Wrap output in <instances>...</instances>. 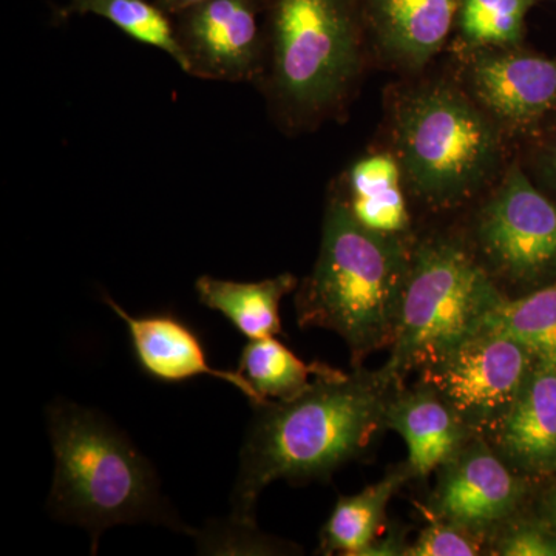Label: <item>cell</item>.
<instances>
[{
    "label": "cell",
    "instance_id": "obj_1",
    "mask_svg": "<svg viewBox=\"0 0 556 556\" xmlns=\"http://www.w3.org/2000/svg\"><path fill=\"white\" fill-rule=\"evenodd\" d=\"M399 388L382 369L316 378L289 401L257 405L240 453L230 519L255 525L260 493L270 482L328 478L356 459L387 427L388 402Z\"/></svg>",
    "mask_w": 556,
    "mask_h": 556
},
{
    "label": "cell",
    "instance_id": "obj_2",
    "mask_svg": "<svg viewBox=\"0 0 556 556\" xmlns=\"http://www.w3.org/2000/svg\"><path fill=\"white\" fill-rule=\"evenodd\" d=\"M412 257L404 237L365 228L332 197L316 266L295 298L300 327L334 331L356 367L375 351L391 348Z\"/></svg>",
    "mask_w": 556,
    "mask_h": 556
},
{
    "label": "cell",
    "instance_id": "obj_3",
    "mask_svg": "<svg viewBox=\"0 0 556 556\" xmlns=\"http://www.w3.org/2000/svg\"><path fill=\"white\" fill-rule=\"evenodd\" d=\"M47 420L54 453L49 508L61 521L87 529L91 554L113 526L150 522L195 535L161 496L152 464L104 416L54 402Z\"/></svg>",
    "mask_w": 556,
    "mask_h": 556
},
{
    "label": "cell",
    "instance_id": "obj_4",
    "mask_svg": "<svg viewBox=\"0 0 556 556\" xmlns=\"http://www.w3.org/2000/svg\"><path fill=\"white\" fill-rule=\"evenodd\" d=\"M266 65L260 86L291 127L332 115L361 72L351 0H266Z\"/></svg>",
    "mask_w": 556,
    "mask_h": 556
},
{
    "label": "cell",
    "instance_id": "obj_5",
    "mask_svg": "<svg viewBox=\"0 0 556 556\" xmlns=\"http://www.w3.org/2000/svg\"><path fill=\"white\" fill-rule=\"evenodd\" d=\"M504 295L463 244L428 240L413 252L396 338L382 368L404 387L409 372L427 367L486 324Z\"/></svg>",
    "mask_w": 556,
    "mask_h": 556
},
{
    "label": "cell",
    "instance_id": "obj_6",
    "mask_svg": "<svg viewBox=\"0 0 556 556\" xmlns=\"http://www.w3.org/2000/svg\"><path fill=\"white\" fill-rule=\"evenodd\" d=\"M397 161L409 188L430 206L470 199L496 167L500 142L492 121L463 91L438 84L399 109Z\"/></svg>",
    "mask_w": 556,
    "mask_h": 556
},
{
    "label": "cell",
    "instance_id": "obj_7",
    "mask_svg": "<svg viewBox=\"0 0 556 556\" xmlns=\"http://www.w3.org/2000/svg\"><path fill=\"white\" fill-rule=\"evenodd\" d=\"M538 358L518 340L484 325L420 369V382L477 437H492L521 394Z\"/></svg>",
    "mask_w": 556,
    "mask_h": 556
},
{
    "label": "cell",
    "instance_id": "obj_8",
    "mask_svg": "<svg viewBox=\"0 0 556 556\" xmlns=\"http://www.w3.org/2000/svg\"><path fill=\"white\" fill-rule=\"evenodd\" d=\"M266 0H206L174 14L186 73L223 83H258L266 65Z\"/></svg>",
    "mask_w": 556,
    "mask_h": 556
},
{
    "label": "cell",
    "instance_id": "obj_9",
    "mask_svg": "<svg viewBox=\"0 0 556 556\" xmlns=\"http://www.w3.org/2000/svg\"><path fill=\"white\" fill-rule=\"evenodd\" d=\"M478 241L493 269L515 281H530L556 265V206L518 166L485 204Z\"/></svg>",
    "mask_w": 556,
    "mask_h": 556
},
{
    "label": "cell",
    "instance_id": "obj_10",
    "mask_svg": "<svg viewBox=\"0 0 556 556\" xmlns=\"http://www.w3.org/2000/svg\"><path fill=\"white\" fill-rule=\"evenodd\" d=\"M525 493L514 467L473 437L441 467L433 506L439 519L485 536L515 517Z\"/></svg>",
    "mask_w": 556,
    "mask_h": 556
},
{
    "label": "cell",
    "instance_id": "obj_11",
    "mask_svg": "<svg viewBox=\"0 0 556 556\" xmlns=\"http://www.w3.org/2000/svg\"><path fill=\"white\" fill-rule=\"evenodd\" d=\"M479 108L508 126H527L556 105V60L492 51L468 72Z\"/></svg>",
    "mask_w": 556,
    "mask_h": 556
},
{
    "label": "cell",
    "instance_id": "obj_12",
    "mask_svg": "<svg viewBox=\"0 0 556 556\" xmlns=\"http://www.w3.org/2000/svg\"><path fill=\"white\" fill-rule=\"evenodd\" d=\"M104 302L126 324L139 365L153 379L185 382L199 376H211L236 387L254 407L269 402L260 396L239 369L226 371L212 367L199 336L178 317L172 314L131 316L109 295H104Z\"/></svg>",
    "mask_w": 556,
    "mask_h": 556
},
{
    "label": "cell",
    "instance_id": "obj_13",
    "mask_svg": "<svg viewBox=\"0 0 556 556\" xmlns=\"http://www.w3.org/2000/svg\"><path fill=\"white\" fill-rule=\"evenodd\" d=\"M386 422L407 442V471L412 478H427L477 437L437 391L422 382L409 390L399 387L394 391Z\"/></svg>",
    "mask_w": 556,
    "mask_h": 556
},
{
    "label": "cell",
    "instance_id": "obj_14",
    "mask_svg": "<svg viewBox=\"0 0 556 556\" xmlns=\"http://www.w3.org/2000/svg\"><path fill=\"white\" fill-rule=\"evenodd\" d=\"M493 439L495 450L529 475L556 471V365L538 361Z\"/></svg>",
    "mask_w": 556,
    "mask_h": 556
},
{
    "label": "cell",
    "instance_id": "obj_15",
    "mask_svg": "<svg viewBox=\"0 0 556 556\" xmlns=\"http://www.w3.org/2000/svg\"><path fill=\"white\" fill-rule=\"evenodd\" d=\"M460 0H368L369 20L391 60L427 64L447 40Z\"/></svg>",
    "mask_w": 556,
    "mask_h": 556
},
{
    "label": "cell",
    "instance_id": "obj_16",
    "mask_svg": "<svg viewBox=\"0 0 556 556\" xmlns=\"http://www.w3.org/2000/svg\"><path fill=\"white\" fill-rule=\"evenodd\" d=\"M295 287L298 278L291 274L254 283L201 276L195 291L204 306L229 318L249 340H257L281 334V299Z\"/></svg>",
    "mask_w": 556,
    "mask_h": 556
},
{
    "label": "cell",
    "instance_id": "obj_17",
    "mask_svg": "<svg viewBox=\"0 0 556 556\" xmlns=\"http://www.w3.org/2000/svg\"><path fill=\"white\" fill-rule=\"evenodd\" d=\"M401 164L391 155H369L348 170L342 201L365 228L404 237L409 228L407 201L401 186Z\"/></svg>",
    "mask_w": 556,
    "mask_h": 556
},
{
    "label": "cell",
    "instance_id": "obj_18",
    "mask_svg": "<svg viewBox=\"0 0 556 556\" xmlns=\"http://www.w3.org/2000/svg\"><path fill=\"white\" fill-rule=\"evenodd\" d=\"M408 478L407 468L391 471L382 481L368 485L356 495L340 496L320 532L321 554L365 555L378 541L388 503Z\"/></svg>",
    "mask_w": 556,
    "mask_h": 556
},
{
    "label": "cell",
    "instance_id": "obj_19",
    "mask_svg": "<svg viewBox=\"0 0 556 556\" xmlns=\"http://www.w3.org/2000/svg\"><path fill=\"white\" fill-rule=\"evenodd\" d=\"M239 371L265 401H289L311 386V378H331L339 369L306 364L276 338L251 340L240 357Z\"/></svg>",
    "mask_w": 556,
    "mask_h": 556
},
{
    "label": "cell",
    "instance_id": "obj_20",
    "mask_svg": "<svg viewBox=\"0 0 556 556\" xmlns=\"http://www.w3.org/2000/svg\"><path fill=\"white\" fill-rule=\"evenodd\" d=\"M73 14H93L112 22L139 43L163 50L186 72V60L175 36L174 22L166 11L148 0H70L58 13V20Z\"/></svg>",
    "mask_w": 556,
    "mask_h": 556
},
{
    "label": "cell",
    "instance_id": "obj_21",
    "mask_svg": "<svg viewBox=\"0 0 556 556\" xmlns=\"http://www.w3.org/2000/svg\"><path fill=\"white\" fill-rule=\"evenodd\" d=\"M485 325L518 340L538 361L556 365V281L526 298H504Z\"/></svg>",
    "mask_w": 556,
    "mask_h": 556
},
{
    "label": "cell",
    "instance_id": "obj_22",
    "mask_svg": "<svg viewBox=\"0 0 556 556\" xmlns=\"http://www.w3.org/2000/svg\"><path fill=\"white\" fill-rule=\"evenodd\" d=\"M533 0H460L457 22L464 39L479 49H507L522 36Z\"/></svg>",
    "mask_w": 556,
    "mask_h": 556
},
{
    "label": "cell",
    "instance_id": "obj_23",
    "mask_svg": "<svg viewBox=\"0 0 556 556\" xmlns=\"http://www.w3.org/2000/svg\"><path fill=\"white\" fill-rule=\"evenodd\" d=\"M197 548L203 555H277L287 554L289 544L258 533L255 525L215 521L203 530H197Z\"/></svg>",
    "mask_w": 556,
    "mask_h": 556
},
{
    "label": "cell",
    "instance_id": "obj_24",
    "mask_svg": "<svg viewBox=\"0 0 556 556\" xmlns=\"http://www.w3.org/2000/svg\"><path fill=\"white\" fill-rule=\"evenodd\" d=\"M484 536L439 519L428 526L405 556H473L481 554Z\"/></svg>",
    "mask_w": 556,
    "mask_h": 556
},
{
    "label": "cell",
    "instance_id": "obj_25",
    "mask_svg": "<svg viewBox=\"0 0 556 556\" xmlns=\"http://www.w3.org/2000/svg\"><path fill=\"white\" fill-rule=\"evenodd\" d=\"M493 554L503 556H556V535L551 527L514 521L497 529Z\"/></svg>",
    "mask_w": 556,
    "mask_h": 556
},
{
    "label": "cell",
    "instance_id": "obj_26",
    "mask_svg": "<svg viewBox=\"0 0 556 556\" xmlns=\"http://www.w3.org/2000/svg\"><path fill=\"white\" fill-rule=\"evenodd\" d=\"M201 2H206V0H156L155 3L161 10L166 11L169 16H174L179 11L188 10L190 7L199 5Z\"/></svg>",
    "mask_w": 556,
    "mask_h": 556
},
{
    "label": "cell",
    "instance_id": "obj_27",
    "mask_svg": "<svg viewBox=\"0 0 556 556\" xmlns=\"http://www.w3.org/2000/svg\"><path fill=\"white\" fill-rule=\"evenodd\" d=\"M546 514L548 527H551L552 532L556 535V490L547 497Z\"/></svg>",
    "mask_w": 556,
    "mask_h": 556
},
{
    "label": "cell",
    "instance_id": "obj_28",
    "mask_svg": "<svg viewBox=\"0 0 556 556\" xmlns=\"http://www.w3.org/2000/svg\"><path fill=\"white\" fill-rule=\"evenodd\" d=\"M554 156H555V166H556V148H555V155Z\"/></svg>",
    "mask_w": 556,
    "mask_h": 556
}]
</instances>
